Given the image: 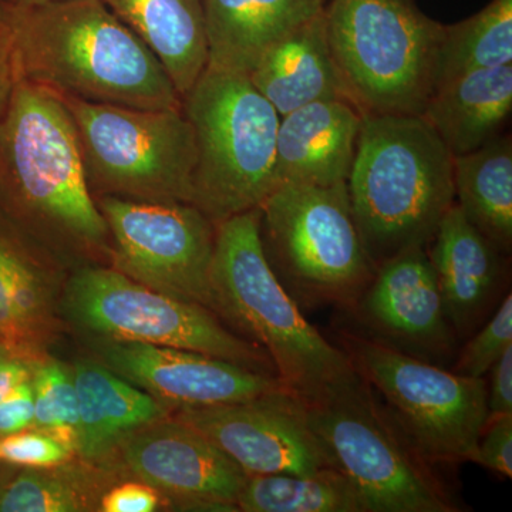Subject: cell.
I'll return each instance as SVG.
<instances>
[{
	"label": "cell",
	"mask_w": 512,
	"mask_h": 512,
	"mask_svg": "<svg viewBox=\"0 0 512 512\" xmlns=\"http://www.w3.org/2000/svg\"><path fill=\"white\" fill-rule=\"evenodd\" d=\"M33 397L35 420L32 429L45 431L64 446L72 448L77 456V409L76 386L73 367L47 357L33 366Z\"/></svg>",
	"instance_id": "cell-29"
},
{
	"label": "cell",
	"mask_w": 512,
	"mask_h": 512,
	"mask_svg": "<svg viewBox=\"0 0 512 512\" xmlns=\"http://www.w3.org/2000/svg\"><path fill=\"white\" fill-rule=\"evenodd\" d=\"M362 121L360 110L345 99L315 101L282 116L276 134L275 188L348 183Z\"/></svg>",
	"instance_id": "cell-19"
},
{
	"label": "cell",
	"mask_w": 512,
	"mask_h": 512,
	"mask_svg": "<svg viewBox=\"0 0 512 512\" xmlns=\"http://www.w3.org/2000/svg\"><path fill=\"white\" fill-rule=\"evenodd\" d=\"M473 463L505 478L512 477V414L488 417Z\"/></svg>",
	"instance_id": "cell-32"
},
{
	"label": "cell",
	"mask_w": 512,
	"mask_h": 512,
	"mask_svg": "<svg viewBox=\"0 0 512 512\" xmlns=\"http://www.w3.org/2000/svg\"><path fill=\"white\" fill-rule=\"evenodd\" d=\"M266 259L299 308L350 311L375 276L348 183L281 184L259 207Z\"/></svg>",
	"instance_id": "cell-7"
},
{
	"label": "cell",
	"mask_w": 512,
	"mask_h": 512,
	"mask_svg": "<svg viewBox=\"0 0 512 512\" xmlns=\"http://www.w3.org/2000/svg\"><path fill=\"white\" fill-rule=\"evenodd\" d=\"M73 377L79 409L77 457L89 463L109 464L128 436L173 416L150 394L96 359L77 360Z\"/></svg>",
	"instance_id": "cell-21"
},
{
	"label": "cell",
	"mask_w": 512,
	"mask_h": 512,
	"mask_svg": "<svg viewBox=\"0 0 512 512\" xmlns=\"http://www.w3.org/2000/svg\"><path fill=\"white\" fill-rule=\"evenodd\" d=\"M52 2V0H0V3L8 6H16V8H23V6L42 5V3Z\"/></svg>",
	"instance_id": "cell-39"
},
{
	"label": "cell",
	"mask_w": 512,
	"mask_h": 512,
	"mask_svg": "<svg viewBox=\"0 0 512 512\" xmlns=\"http://www.w3.org/2000/svg\"><path fill=\"white\" fill-rule=\"evenodd\" d=\"M348 190L377 268L406 249L429 247L454 204V156L421 116L363 114Z\"/></svg>",
	"instance_id": "cell-3"
},
{
	"label": "cell",
	"mask_w": 512,
	"mask_h": 512,
	"mask_svg": "<svg viewBox=\"0 0 512 512\" xmlns=\"http://www.w3.org/2000/svg\"><path fill=\"white\" fill-rule=\"evenodd\" d=\"M511 110L512 64H504L440 84L420 116L457 157L497 137Z\"/></svg>",
	"instance_id": "cell-23"
},
{
	"label": "cell",
	"mask_w": 512,
	"mask_h": 512,
	"mask_svg": "<svg viewBox=\"0 0 512 512\" xmlns=\"http://www.w3.org/2000/svg\"><path fill=\"white\" fill-rule=\"evenodd\" d=\"M302 399L329 466L353 484L366 512L461 510L356 370Z\"/></svg>",
	"instance_id": "cell-5"
},
{
	"label": "cell",
	"mask_w": 512,
	"mask_h": 512,
	"mask_svg": "<svg viewBox=\"0 0 512 512\" xmlns=\"http://www.w3.org/2000/svg\"><path fill=\"white\" fill-rule=\"evenodd\" d=\"M77 457L62 441L36 429L19 431L0 439L3 463L19 468H46L67 463Z\"/></svg>",
	"instance_id": "cell-31"
},
{
	"label": "cell",
	"mask_w": 512,
	"mask_h": 512,
	"mask_svg": "<svg viewBox=\"0 0 512 512\" xmlns=\"http://www.w3.org/2000/svg\"><path fill=\"white\" fill-rule=\"evenodd\" d=\"M330 49L362 114L420 116L434 90L444 25L413 0H330Z\"/></svg>",
	"instance_id": "cell-8"
},
{
	"label": "cell",
	"mask_w": 512,
	"mask_h": 512,
	"mask_svg": "<svg viewBox=\"0 0 512 512\" xmlns=\"http://www.w3.org/2000/svg\"><path fill=\"white\" fill-rule=\"evenodd\" d=\"M0 463H2V458H0Z\"/></svg>",
	"instance_id": "cell-42"
},
{
	"label": "cell",
	"mask_w": 512,
	"mask_h": 512,
	"mask_svg": "<svg viewBox=\"0 0 512 512\" xmlns=\"http://www.w3.org/2000/svg\"><path fill=\"white\" fill-rule=\"evenodd\" d=\"M10 356L8 352H6V349L5 348H2V346H0V360H3L5 359V357H8Z\"/></svg>",
	"instance_id": "cell-40"
},
{
	"label": "cell",
	"mask_w": 512,
	"mask_h": 512,
	"mask_svg": "<svg viewBox=\"0 0 512 512\" xmlns=\"http://www.w3.org/2000/svg\"><path fill=\"white\" fill-rule=\"evenodd\" d=\"M62 318L84 340L194 350L276 376L264 350L229 329L210 309L138 284L110 265H82L69 272Z\"/></svg>",
	"instance_id": "cell-10"
},
{
	"label": "cell",
	"mask_w": 512,
	"mask_h": 512,
	"mask_svg": "<svg viewBox=\"0 0 512 512\" xmlns=\"http://www.w3.org/2000/svg\"><path fill=\"white\" fill-rule=\"evenodd\" d=\"M248 79L281 117L315 101L349 100L323 9L269 47Z\"/></svg>",
	"instance_id": "cell-20"
},
{
	"label": "cell",
	"mask_w": 512,
	"mask_h": 512,
	"mask_svg": "<svg viewBox=\"0 0 512 512\" xmlns=\"http://www.w3.org/2000/svg\"><path fill=\"white\" fill-rule=\"evenodd\" d=\"M173 416L200 431L247 476H306L330 467L309 427L305 402L289 389L242 402L187 407Z\"/></svg>",
	"instance_id": "cell-13"
},
{
	"label": "cell",
	"mask_w": 512,
	"mask_h": 512,
	"mask_svg": "<svg viewBox=\"0 0 512 512\" xmlns=\"http://www.w3.org/2000/svg\"><path fill=\"white\" fill-rule=\"evenodd\" d=\"M210 281L215 315L264 350L293 393L308 399L355 370L348 355L305 318L272 271L259 208L218 222Z\"/></svg>",
	"instance_id": "cell-4"
},
{
	"label": "cell",
	"mask_w": 512,
	"mask_h": 512,
	"mask_svg": "<svg viewBox=\"0 0 512 512\" xmlns=\"http://www.w3.org/2000/svg\"><path fill=\"white\" fill-rule=\"evenodd\" d=\"M94 198L110 232V266L138 284L214 312V221L190 202Z\"/></svg>",
	"instance_id": "cell-12"
},
{
	"label": "cell",
	"mask_w": 512,
	"mask_h": 512,
	"mask_svg": "<svg viewBox=\"0 0 512 512\" xmlns=\"http://www.w3.org/2000/svg\"><path fill=\"white\" fill-rule=\"evenodd\" d=\"M363 335L404 353L447 367L458 352L427 248L406 249L376 268L353 308Z\"/></svg>",
	"instance_id": "cell-15"
},
{
	"label": "cell",
	"mask_w": 512,
	"mask_h": 512,
	"mask_svg": "<svg viewBox=\"0 0 512 512\" xmlns=\"http://www.w3.org/2000/svg\"><path fill=\"white\" fill-rule=\"evenodd\" d=\"M181 100L197 154L191 204L215 224L261 207L276 185L278 111L245 74L208 66Z\"/></svg>",
	"instance_id": "cell-6"
},
{
	"label": "cell",
	"mask_w": 512,
	"mask_h": 512,
	"mask_svg": "<svg viewBox=\"0 0 512 512\" xmlns=\"http://www.w3.org/2000/svg\"><path fill=\"white\" fill-rule=\"evenodd\" d=\"M512 346V295L507 293L493 315L464 340L451 370L461 376L484 379L488 370Z\"/></svg>",
	"instance_id": "cell-30"
},
{
	"label": "cell",
	"mask_w": 512,
	"mask_h": 512,
	"mask_svg": "<svg viewBox=\"0 0 512 512\" xmlns=\"http://www.w3.org/2000/svg\"><path fill=\"white\" fill-rule=\"evenodd\" d=\"M120 477L117 468L80 457L55 467L18 468L3 493L0 512L100 511L101 497Z\"/></svg>",
	"instance_id": "cell-26"
},
{
	"label": "cell",
	"mask_w": 512,
	"mask_h": 512,
	"mask_svg": "<svg viewBox=\"0 0 512 512\" xmlns=\"http://www.w3.org/2000/svg\"><path fill=\"white\" fill-rule=\"evenodd\" d=\"M488 417L510 416L512 414V346L505 350L500 359L487 373Z\"/></svg>",
	"instance_id": "cell-35"
},
{
	"label": "cell",
	"mask_w": 512,
	"mask_h": 512,
	"mask_svg": "<svg viewBox=\"0 0 512 512\" xmlns=\"http://www.w3.org/2000/svg\"><path fill=\"white\" fill-rule=\"evenodd\" d=\"M53 93L72 117L94 197L191 204L197 154L183 106L136 109Z\"/></svg>",
	"instance_id": "cell-9"
},
{
	"label": "cell",
	"mask_w": 512,
	"mask_h": 512,
	"mask_svg": "<svg viewBox=\"0 0 512 512\" xmlns=\"http://www.w3.org/2000/svg\"><path fill=\"white\" fill-rule=\"evenodd\" d=\"M164 504L156 488L138 480L119 481L101 497L100 512H154Z\"/></svg>",
	"instance_id": "cell-33"
},
{
	"label": "cell",
	"mask_w": 512,
	"mask_h": 512,
	"mask_svg": "<svg viewBox=\"0 0 512 512\" xmlns=\"http://www.w3.org/2000/svg\"><path fill=\"white\" fill-rule=\"evenodd\" d=\"M35 420V397L32 379L20 383L12 393L0 403V439L32 429Z\"/></svg>",
	"instance_id": "cell-34"
},
{
	"label": "cell",
	"mask_w": 512,
	"mask_h": 512,
	"mask_svg": "<svg viewBox=\"0 0 512 512\" xmlns=\"http://www.w3.org/2000/svg\"><path fill=\"white\" fill-rule=\"evenodd\" d=\"M70 271L0 215V346L10 356L32 365L50 357Z\"/></svg>",
	"instance_id": "cell-17"
},
{
	"label": "cell",
	"mask_w": 512,
	"mask_h": 512,
	"mask_svg": "<svg viewBox=\"0 0 512 512\" xmlns=\"http://www.w3.org/2000/svg\"><path fill=\"white\" fill-rule=\"evenodd\" d=\"M18 468L19 467L10 466L8 463H3V461L2 464H0V501H2L3 493H5L9 481L15 476Z\"/></svg>",
	"instance_id": "cell-38"
},
{
	"label": "cell",
	"mask_w": 512,
	"mask_h": 512,
	"mask_svg": "<svg viewBox=\"0 0 512 512\" xmlns=\"http://www.w3.org/2000/svg\"><path fill=\"white\" fill-rule=\"evenodd\" d=\"M0 6L12 29L19 80L96 103L183 106L160 60L101 0Z\"/></svg>",
	"instance_id": "cell-2"
},
{
	"label": "cell",
	"mask_w": 512,
	"mask_h": 512,
	"mask_svg": "<svg viewBox=\"0 0 512 512\" xmlns=\"http://www.w3.org/2000/svg\"><path fill=\"white\" fill-rule=\"evenodd\" d=\"M86 343L97 362L150 394L171 413L187 407L242 402L288 389L276 376L194 350L126 340L94 339Z\"/></svg>",
	"instance_id": "cell-16"
},
{
	"label": "cell",
	"mask_w": 512,
	"mask_h": 512,
	"mask_svg": "<svg viewBox=\"0 0 512 512\" xmlns=\"http://www.w3.org/2000/svg\"><path fill=\"white\" fill-rule=\"evenodd\" d=\"M32 363L18 357L8 356L0 360V403L9 396L20 383L32 379Z\"/></svg>",
	"instance_id": "cell-37"
},
{
	"label": "cell",
	"mask_w": 512,
	"mask_h": 512,
	"mask_svg": "<svg viewBox=\"0 0 512 512\" xmlns=\"http://www.w3.org/2000/svg\"><path fill=\"white\" fill-rule=\"evenodd\" d=\"M454 202L468 221L510 255L512 249V141L497 136L454 157Z\"/></svg>",
	"instance_id": "cell-25"
},
{
	"label": "cell",
	"mask_w": 512,
	"mask_h": 512,
	"mask_svg": "<svg viewBox=\"0 0 512 512\" xmlns=\"http://www.w3.org/2000/svg\"><path fill=\"white\" fill-rule=\"evenodd\" d=\"M208 67L248 76L279 39L322 10L316 0H202Z\"/></svg>",
	"instance_id": "cell-22"
},
{
	"label": "cell",
	"mask_w": 512,
	"mask_h": 512,
	"mask_svg": "<svg viewBox=\"0 0 512 512\" xmlns=\"http://www.w3.org/2000/svg\"><path fill=\"white\" fill-rule=\"evenodd\" d=\"M512 64V0H491L476 15L444 25L434 89L474 70Z\"/></svg>",
	"instance_id": "cell-28"
},
{
	"label": "cell",
	"mask_w": 512,
	"mask_h": 512,
	"mask_svg": "<svg viewBox=\"0 0 512 512\" xmlns=\"http://www.w3.org/2000/svg\"><path fill=\"white\" fill-rule=\"evenodd\" d=\"M0 215L67 268L110 265L72 117L52 90L25 80L0 119Z\"/></svg>",
	"instance_id": "cell-1"
},
{
	"label": "cell",
	"mask_w": 512,
	"mask_h": 512,
	"mask_svg": "<svg viewBox=\"0 0 512 512\" xmlns=\"http://www.w3.org/2000/svg\"><path fill=\"white\" fill-rule=\"evenodd\" d=\"M444 309L458 342L470 338L507 295V255L470 221L456 202L427 247Z\"/></svg>",
	"instance_id": "cell-18"
},
{
	"label": "cell",
	"mask_w": 512,
	"mask_h": 512,
	"mask_svg": "<svg viewBox=\"0 0 512 512\" xmlns=\"http://www.w3.org/2000/svg\"><path fill=\"white\" fill-rule=\"evenodd\" d=\"M339 348L427 463H473L488 420L484 379L458 375L350 330L339 333Z\"/></svg>",
	"instance_id": "cell-11"
},
{
	"label": "cell",
	"mask_w": 512,
	"mask_h": 512,
	"mask_svg": "<svg viewBox=\"0 0 512 512\" xmlns=\"http://www.w3.org/2000/svg\"><path fill=\"white\" fill-rule=\"evenodd\" d=\"M18 80L12 29L5 10L0 6V119L8 110Z\"/></svg>",
	"instance_id": "cell-36"
},
{
	"label": "cell",
	"mask_w": 512,
	"mask_h": 512,
	"mask_svg": "<svg viewBox=\"0 0 512 512\" xmlns=\"http://www.w3.org/2000/svg\"><path fill=\"white\" fill-rule=\"evenodd\" d=\"M237 508L242 512H366L356 488L333 467L306 476H248Z\"/></svg>",
	"instance_id": "cell-27"
},
{
	"label": "cell",
	"mask_w": 512,
	"mask_h": 512,
	"mask_svg": "<svg viewBox=\"0 0 512 512\" xmlns=\"http://www.w3.org/2000/svg\"><path fill=\"white\" fill-rule=\"evenodd\" d=\"M163 64L181 99L208 64L202 0H101Z\"/></svg>",
	"instance_id": "cell-24"
},
{
	"label": "cell",
	"mask_w": 512,
	"mask_h": 512,
	"mask_svg": "<svg viewBox=\"0 0 512 512\" xmlns=\"http://www.w3.org/2000/svg\"><path fill=\"white\" fill-rule=\"evenodd\" d=\"M107 466L156 488L165 504L181 510L238 511L248 477L200 431L174 416L128 436Z\"/></svg>",
	"instance_id": "cell-14"
},
{
	"label": "cell",
	"mask_w": 512,
	"mask_h": 512,
	"mask_svg": "<svg viewBox=\"0 0 512 512\" xmlns=\"http://www.w3.org/2000/svg\"><path fill=\"white\" fill-rule=\"evenodd\" d=\"M316 2H318L319 5L322 6V8H323V6H325L326 3H328V0H316Z\"/></svg>",
	"instance_id": "cell-41"
}]
</instances>
